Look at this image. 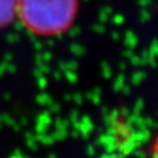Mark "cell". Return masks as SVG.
<instances>
[{
  "instance_id": "7a4b0ae2",
  "label": "cell",
  "mask_w": 158,
  "mask_h": 158,
  "mask_svg": "<svg viewBox=\"0 0 158 158\" xmlns=\"http://www.w3.org/2000/svg\"><path fill=\"white\" fill-rule=\"evenodd\" d=\"M18 0H0V29L8 26L17 15Z\"/></svg>"
},
{
  "instance_id": "6da1fadb",
  "label": "cell",
  "mask_w": 158,
  "mask_h": 158,
  "mask_svg": "<svg viewBox=\"0 0 158 158\" xmlns=\"http://www.w3.org/2000/svg\"><path fill=\"white\" fill-rule=\"evenodd\" d=\"M79 8V0H18L17 15L35 35L57 36L73 26Z\"/></svg>"
}]
</instances>
